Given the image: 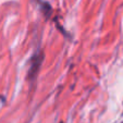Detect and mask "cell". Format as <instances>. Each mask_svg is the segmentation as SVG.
<instances>
[{
    "label": "cell",
    "mask_w": 123,
    "mask_h": 123,
    "mask_svg": "<svg viewBox=\"0 0 123 123\" xmlns=\"http://www.w3.org/2000/svg\"><path fill=\"white\" fill-rule=\"evenodd\" d=\"M42 60H43V56H40L39 58H38V55H36V56L34 57V60L32 61V65H31L30 72H28V80H30V81H33L35 75L37 74V71H38V69H39Z\"/></svg>",
    "instance_id": "cell-1"
}]
</instances>
